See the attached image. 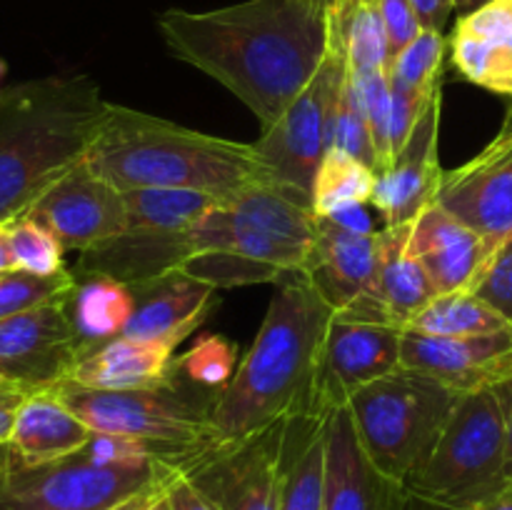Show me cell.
Wrapping results in <instances>:
<instances>
[{
  "mask_svg": "<svg viewBox=\"0 0 512 510\" xmlns=\"http://www.w3.org/2000/svg\"><path fill=\"white\" fill-rule=\"evenodd\" d=\"M170 53L243 100L268 128L305 90L330 50L328 13L313 0H245L158 15Z\"/></svg>",
  "mask_w": 512,
  "mask_h": 510,
  "instance_id": "1",
  "label": "cell"
},
{
  "mask_svg": "<svg viewBox=\"0 0 512 510\" xmlns=\"http://www.w3.org/2000/svg\"><path fill=\"white\" fill-rule=\"evenodd\" d=\"M333 318V305L308 273L290 270L275 283L253 345L233 380L215 393V450L248 443L288 420L315 418V385Z\"/></svg>",
  "mask_w": 512,
  "mask_h": 510,
  "instance_id": "2",
  "label": "cell"
},
{
  "mask_svg": "<svg viewBox=\"0 0 512 510\" xmlns=\"http://www.w3.org/2000/svg\"><path fill=\"white\" fill-rule=\"evenodd\" d=\"M108 115V100L85 75H53L0 88V225L83 163Z\"/></svg>",
  "mask_w": 512,
  "mask_h": 510,
  "instance_id": "3",
  "label": "cell"
},
{
  "mask_svg": "<svg viewBox=\"0 0 512 510\" xmlns=\"http://www.w3.org/2000/svg\"><path fill=\"white\" fill-rule=\"evenodd\" d=\"M85 163L123 193L185 188L233 200L270 180L253 143L198 133L115 103H108L105 123Z\"/></svg>",
  "mask_w": 512,
  "mask_h": 510,
  "instance_id": "4",
  "label": "cell"
},
{
  "mask_svg": "<svg viewBox=\"0 0 512 510\" xmlns=\"http://www.w3.org/2000/svg\"><path fill=\"white\" fill-rule=\"evenodd\" d=\"M58 398L95 433L135 438L155 455L185 470L215 450L210 423L215 393L173 375L158 385L130 390H100L65 378L55 385Z\"/></svg>",
  "mask_w": 512,
  "mask_h": 510,
  "instance_id": "5",
  "label": "cell"
},
{
  "mask_svg": "<svg viewBox=\"0 0 512 510\" xmlns=\"http://www.w3.org/2000/svg\"><path fill=\"white\" fill-rule=\"evenodd\" d=\"M512 378L460 398L438 443L405 483V495L435 510H470L508 485Z\"/></svg>",
  "mask_w": 512,
  "mask_h": 510,
  "instance_id": "6",
  "label": "cell"
},
{
  "mask_svg": "<svg viewBox=\"0 0 512 510\" xmlns=\"http://www.w3.org/2000/svg\"><path fill=\"white\" fill-rule=\"evenodd\" d=\"M463 395L400 365L350 398L358 440L383 483L405 488L435 448Z\"/></svg>",
  "mask_w": 512,
  "mask_h": 510,
  "instance_id": "7",
  "label": "cell"
},
{
  "mask_svg": "<svg viewBox=\"0 0 512 510\" xmlns=\"http://www.w3.org/2000/svg\"><path fill=\"white\" fill-rule=\"evenodd\" d=\"M183 465L100 468L80 453L43 465L10 460L0 475V510H118Z\"/></svg>",
  "mask_w": 512,
  "mask_h": 510,
  "instance_id": "8",
  "label": "cell"
},
{
  "mask_svg": "<svg viewBox=\"0 0 512 510\" xmlns=\"http://www.w3.org/2000/svg\"><path fill=\"white\" fill-rule=\"evenodd\" d=\"M348 68L343 50H328L323 65L303 93L288 105L273 125L253 143L270 183L283 188L313 193L315 173L328 150V130L335 103L340 98ZM313 200V198H310Z\"/></svg>",
  "mask_w": 512,
  "mask_h": 510,
  "instance_id": "9",
  "label": "cell"
},
{
  "mask_svg": "<svg viewBox=\"0 0 512 510\" xmlns=\"http://www.w3.org/2000/svg\"><path fill=\"white\" fill-rule=\"evenodd\" d=\"M378 268V233L355 235L328 218H318V235L305 273L318 293L333 305L335 318L390 325L388 310L378 293Z\"/></svg>",
  "mask_w": 512,
  "mask_h": 510,
  "instance_id": "10",
  "label": "cell"
},
{
  "mask_svg": "<svg viewBox=\"0 0 512 510\" xmlns=\"http://www.w3.org/2000/svg\"><path fill=\"white\" fill-rule=\"evenodd\" d=\"M70 295L0 320V383L20 385L33 393L70 378L80 353L78 330L70 318Z\"/></svg>",
  "mask_w": 512,
  "mask_h": 510,
  "instance_id": "11",
  "label": "cell"
},
{
  "mask_svg": "<svg viewBox=\"0 0 512 510\" xmlns=\"http://www.w3.org/2000/svg\"><path fill=\"white\" fill-rule=\"evenodd\" d=\"M25 215L43 223L65 250H85L103 245L128 230V208L123 190L78 163L55 180Z\"/></svg>",
  "mask_w": 512,
  "mask_h": 510,
  "instance_id": "12",
  "label": "cell"
},
{
  "mask_svg": "<svg viewBox=\"0 0 512 510\" xmlns=\"http://www.w3.org/2000/svg\"><path fill=\"white\" fill-rule=\"evenodd\" d=\"M435 200L498 253L512 235V120L475 158L445 170Z\"/></svg>",
  "mask_w": 512,
  "mask_h": 510,
  "instance_id": "13",
  "label": "cell"
},
{
  "mask_svg": "<svg viewBox=\"0 0 512 510\" xmlns=\"http://www.w3.org/2000/svg\"><path fill=\"white\" fill-rule=\"evenodd\" d=\"M400 345L403 328L333 318L315 385V418L343 408L365 385L400 368Z\"/></svg>",
  "mask_w": 512,
  "mask_h": 510,
  "instance_id": "14",
  "label": "cell"
},
{
  "mask_svg": "<svg viewBox=\"0 0 512 510\" xmlns=\"http://www.w3.org/2000/svg\"><path fill=\"white\" fill-rule=\"evenodd\" d=\"M285 423L235 448L210 450L188 468L223 510H280Z\"/></svg>",
  "mask_w": 512,
  "mask_h": 510,
  "instance_id": "15",
  "label": "cell"
},
{
  "mask_svg": "<svg viewBox=\"0 0 512 510\" xmlns=\"http://www.w3.org/2000/svg\"><path fill=\"white\" fill-rule=\"evenodd\" d=\"M400 365L430 375L458 393L495 388L512 378V328L470 338L403 330Z\"/></svg>",
  "mask_w": 512,
  "mask_h": 510,
  "instance_id": "16",
  "label": "cell"
},
{
  "mask_svg": "<svg viewBox=\"0 0 512 510\" xmlns=\"http://www.w3.org/2000/svg\"><path fill=\"white\" fill-rule=\"evenodd\" d=\"M440 113L443 95L425 110L388 168L378 173L370 205L383 215L385 225L413 223L438 198L445 173L438 160Z\"/></svg>",
  "mask_w": 512,
  "mask_h": 510,
  "instance_id": "17",
  "label": "cell"
},
{
  "mask_svg": "<svg viewBox=\"0 0 512 510\" xmlns=\"http://www.w3.org/2000/svg\"><path fill=\"white\" fill-rule=\"evenodd\" d=\"M410 250L428 273L435 295L470 293L493 260L495 248L435 200L410 230Z\"/></svg>",
  "mask_w": 512,
  "mask_h": 510,
  "instance_id": "18",
  "label": "cell"
},
{
  "mask_svg": "<svg viewBox=\"0 0 512 510\" xmlns=\"http://www.w3.org/2000/svg\"><path fill=\"white\" fill-rule=\"evenodd\" d=\"M133 313L123 328V338L173 350L193 333L215 305V288L173 270L160 278L130 285Z\"/></svg>",
  "mask_w": 512,
  "mask_h": 510,
  "instance_id": "19",
  "label": "cell"
},
{
  "mask_svg": "<svg viewBox=\"0 0 512 510\" xmlns=\"http://www.w3.org/2000/svg\"><path fill=\"white\" fill-rule=\"evenodd\" d=\"M448 55L460 78L512 98V0H488L460 15Z\"/></svg>",
  "mask_w": 512,
  "mask_h": 510,
  "instance_id": "20",
  "label": "cell"
},
{
  "mask_svg": "<svg viewBox=\"0 0 512 510\" xmlns=\"http://www.w3.org/2000/svg\"><path fill=\"white\" fill-rule=\"evenodd\" d=\"M193 253V230L165 233L128 228L118 238L80 253L78 270L73 275H108L123 285H138L180 270Z\"/></svg>",
  "mask_w": 512,
  "mask_h": 510,
  "instance_id": "21",
  "label": "cell"
},
{
  "mask_svg": "<svg viewBox=\"0 0 512 510\" xmlns=\"http://www.w3.org/2000/svg\"><path fill=\"white\" fill-rule=\"evenodd\" d=\"M388 483L378 478L358 440L348 405L325 415L323 510H378Z\"/></svg>",
  "mask_w": 512,
  "mask_h": 510,
  "instance_id": "22",
  "label": "cell"
},
{
  "mask_svg": "<svg viewBox=\"0 0 512 510\" xmlns=\"http://www.w3.org/2000/svg\"><path fill=\"white\" fill-rule=\"evenodd\" d=\"M93 433L53 388L33 390L18 410L10 448L23 465H43L80 453Z\"/></svg>",
  "mask_w": 512,
  "mask_h": 510,
  "instance_id": "23",
  "label": "cell"
},
{
  "mask_svg": "<svg viewBox=\"0 0 512 510\" xmlns=\"http://www.w3.org/2000/svg\"><path fill=\"white\" fill-rule=\"evenodd\" d=\"M173 350L118 335L80 348L70 380L100 390H130L158 385L173 375Z\"/></svg>",
  "mask_w": 512,
  "mask_h": 510,
  "instance_id": "24",
  "label": "cell"
},
{
  "mask_svg": "<svg viewBox=\"0 0 512 510\" xmlns=\"http://www.w3.org/2000/svg\"><path fill=\"white\" fill-rule=\"evenodd\" d=\"M410 230L413 223L385 225L383 230H378V293L388 310L390 325L395 328H405L435 298L428 273L410 250Z\"/></svg>",
  "mask_w": 512,
  "mask_h": 510,
  "instance_id": "25",
  "label": "cell"
},
{
  "mask_svg": "<svg viewBox=\"0 0 512 510\" xmlns=\"http://www.w3.org/2000/svg\"><path fill=\"white\" fill-rule=\"evenodd\" d=\"M325 418H295L283 435L280 510H323Z\"/></svg>",
  "mask_w": 512,
  "mask_h": 510,
  "instance_id": "26",
  "label": "cell"
},
{
  "mask_svg": "<svg viewBox=\"0 0 512 510\" xmlns=\"http://www.w3.org/2000/svg\"><path fill=\"white\" fill-rule=\"evenodd\" d=\"M78 285L70 295V318L78 330L80 348L105 343L123 335L133 313V290L108 275H75Z\"/></svg>",
  "mask_w": 512,
  "mask_h": 510,
  "instance_id": "27",
  "label": "cell"
},
{
  "mask_svg": "<svg viewBox=\"0 0 512 510\" xmlns=\"http://www.w3.org/2000/svg\"><path fill=\"white\" fill-rule=\"evenodd\" d=\"M128 228L185 233L203 223L225 200L203 190L185 188H135L125 190Z\"/></svg>",
  "mask_w": 512,
  "mask_h": 510,
  "instance_id": "28",
  "label": "cell"
},
{
  "mask_svg": "<svg viewBox=\"0 0 512 510\" xmlns=\"http://www.w3.org/2000/svg\"><path fill=\"white\" fill-rule=\"evenodd\" d=\"M510 328V320L475 293H448L435 295L403 330L438 338H470L503 333Z\"/></svg>",
  "mask_w": 512,
  "mask_h": 510,
  "instance_id": "29",
  "label": "cell"
},
{
  "mask_svg": "<svg viewBox=\"0 0 512 510\" xmlns=\"http://www.w3.org/2000/svg\"><path fill=\"white\" fill-rule=\"evenodd\" d=\"M375 180L378 173L368 163L345 150L328 148L320 160L310 193L315 218H328L345 205H368L373 200Z\"/></svg>",
  "mask_w": 512,
  "mask_h": 510,
  "instance_id": "30",
  "label": "cell"
},
{
  "mask_svg": "<svg viewBox=\"0 0 512 510\" xmlns=\"http://www.w3.org/2000/svg\"><path fill=\"white\" fill-rule=\"evenodd\" d=\"M448 38L440 30H420L388 63L390 83L415 95H435L443 90V63Z\"/></svg>",
  "mask_w": 512,
  "mask_h": 510,
  "instance_id": "31",
  "label": "cell"
},
{
  "mask_svg": "<svg viewBox=\"0 0 512 510\" xmlns=\"http://www.w3.org/2000/svg\"><path fill=\"white\" fill-rule=\"evenodd\" d=\"M340 50L345 53V68L350 75L388 70L390 43L375 0L358 5L340 35Z\"/></svg>",
  "mask_w": 512,
  "mask_h": 510,
  "instance_id": "32",
  "label": "cell"
},
{
  "mask_svg": "<svg viewBox=\"0 0 512 510\" xmlns=\"http://www.w3.org/2000/svg\"><path fill=\"white\" fill-rule=\"evenodd\" d=\"M183 273L210 288H235V285L253 283H278L283 278V270L275 265L260 263V260L245 258V255L228 253V250H200L193 253L183 265Z\"/></svg>",
  "mask_w": 512,
  "mask_h": 510,
  "instance_id": "33",
  "label": "cell"
},
{
  "mask_svg": "<svg viewBox=\"0 0 512 510\" xmlns=\"http://www.w3.org/2000/svg\"><path fill=\"white\" fill-rule=\"evenodd\" d=\"M5 233H8L15 270H25L33 275H58L68 270L63 260V243L30 215H20V218L5 223Z\"/></svg>",
  "mask_w": 512,
  "mask_h": 510,
  "instance_id": "34",
  "label": "cell"
},
{
  "mask_svg": "<svg viewBox=\"0 0 512 510\" xmlns=\"http://www.w3.org/2000/svg\"><path fill=\"white\" fill-rule=\"evenodd\" d=\"M350 88L363 108L365 120L373 135L375 155H378V173H383L393 160V140H390V123H393V88H390L388 70L375 73L350 75Z\"/></svg>",
  "mask_w": 512,
  "mask_h": 510,
  "instance_id": "35",
  "label": "cell"
},
{
  "mask_svg": "<svg viewBox=\"0 0 512 510\" xmlns=\"http://www.w3.org/2000/svg\"><path fill=\"white\" fill-rule=\"evenodd\" d=\"M178 375L205 390H223L238 370V345L223 335H205L185 355L173 360Z\"/></svg>",
  "mask_w": 512,
  "mask_h": 510,
  "instance_id": "36",
  "label": "cell"
},
{
  "mask_svg": "<svg viewBox=\"0 0 512 510\" xmlns=\"http://www.w3.org/2000/svg\"><path fill=\"white\" fill-rule=\"evenodd\" d=\"M78 285L70 270L58 275H33L25 270H10L0 275V320L33 310L38 305L70 295Z\"/></svg>",
  "mask_w": 512,
  "mask_h": 510,
  "instance_id": "37",
  "label": "cell"
},
{
  "mask_svg": "<svg viewBox=\"0 0 512 510\" xmlns=\"http://www.w3.org/2000/svg\"><path fill=\"white\" fill-rule=\"evenodd\" d=\"M328 148L345 150V153L355 155L358 160L368 163L370 168L378 173V155H375L373 135H370V125L365 120L363 108H360L358 98H355L350 80L345 78L340 98L335 103L333 118H330L328 130Z\"/></svg>",
  "mask_w": 512,
  "mask_h": 510,
  "instance_id": "38",
  "label": "cell"
},
{
  "mask_svg": "<svg viewBox=\"0 0 512 510\" xmlns=\"http://www.w3.org/2000/svg\"><path fill=\"white\" fill-rule=\"evenodd\" d=\"M80 455L88 463L100 465V468H143V465L168 463L140 440L113 433H93V438L85 443Z\"/></svg>",
  "mask_w": 512,
  "mask_h": 510,
  "instance_id": "39",
  "label": "cell"
},
{
  "mask_svg": "<svg viewBox=\"0 0 512 510\" xmlns=\"http://www.w3.org/2000/svg\"><path fill=\"white\" fill-rule=\"evenodd\" d=\"M470 293L493 305L512 323V235L500 245Z\"/></svg>",
  "mask_w": 512,
  "mask_h": 510,
  "instance_id": "40",
  "label": "cell"
},
{
  "mask_svg": "<svg viewBox=\"0 0 512 510\" xmlns=\"http://www.w3.org/2000/svg\"><path fill=\"white\" fill-rule=\"evenodd\" d=\"M375 3H378L385 33H388L390 58H393L410 40L418 38L423 25H420V18L413 10V5H410V0H375Z\"/></svg>",
  "mask_w": 512,
  "mask_h": 510,
  "instance_id": "41",
  "label": "cell"
},
{
  "mask_svg": "<svg viewBox=\"0 0 512 510\" xmlns=\"http://www.w3.org/2000/svg\"><path fill=\"white\" fill-rule=\"evenodd\" d=\"M165 498L170 510H223V505L205 488H200L185 468H178L165 480Z\"/></svg>",
  "mask_w": 512,
  "mask_h": 510,
  "instance_id": "42",
  "label": "cell"
},
{
  "mask_svg": "<svg viewBox=\"0 0 512 510\" xmlns=\"http://www.w3.org/2000/svg\"><path fill=\"white\" fill-rule=\"evenodd\" d=\"M30 390L13 383H0V445H10L15 418Z\"/></svg>",
  "mask_w": 512,
  "mask_h": 510,
  "instance_id": "43",
  "label": "cell"
},
{
  "mask_svg": "<svg viewBox=\"0 0 512 510\" xmlns=\"http://www.w3.org/2000/svg\"><path fill=\"white\" fill-rule=\"evenodd\" d=\"M328 220L333 225H338V228L348 230V233H355V235H375V233H378V230H375L373 218H370V213H368V208H365V205H345V208L330 213Z\"/></svg>",
  "mask_w": 512,
  "mask_h": 510,
  "instance_id": "44",
  "label": "cell"
},
{
  "mask_svg": "<svg viewBox=\"0 0 512 510\" xmlns=\"http://www.w3.org/2000/svg\"><path fill=\"white\" fill-rule=\"evenodd\" d=\"M363 3H368V0H325V13H328L330 28V50H340V35H343L345 23L355 13V8Z\"/></svg>",
  "mask_w": 512,
  "mask_h": 510,
  "instance_id": "45",
  "label": "cell"
},
{
  "mask_svg": "<svg viewBox=\"0 0 512 510\" xmlns=\"http://www.w3.org/2000/svg\"><path fill=\"white\" fill-rule=\"evenodd\" d=\"M413 10L418 13L420 25L425 30H440L443 33L450 13H453V0H410Z\"/></svg>",
  "mask_w": 512,
  "mask_h": 510,
  "instance_id": "46",
  "label": "cell"
},
{
  "mask_svg": "<svg viewBox=\"0 0 512 510\" xmlns=\"http://www.w3.org/2000/svg\"><path fill=\"white\" fill-rule=\"evenodd\" d=\"M175 473V470H173ZM170 473V475H173ZM168 475V478H170ZM118 510H170L168 505V498H165V480L160 485H155V488L145 490L143 495H138V498H133L130 503H125L123 508Z\"/></svg>",
  "mask_w": 512,
  "mask_h": 510,
  "instance_id": "47",
  "label": "cell"
},
{
  "mask_svg": "<svg viewBox=\"0 0 512 510\" xmlns=\"http://www.w3.org/2000/svg\"><path fill=\"white\" fill-rule=\"evenodd\" d=\"M470 510H512V483H508L503 490H498V493L490 495L488 500H483V503H478Z\"/></svg>",
  "mask_w": 512,
  "mask_h": 510,
  "instance_id": "48",
  "label": "cell"
},
{
  "mask_svg": "<svg viewBox=\"0 0 512 510\" xmlns=\"http://www.w3.org/2000/svg\"><path fill=\"white\" fill-rule=\"evenodd\" d=\"M15 270L13 255H10V245H8V233H5V225H0V275L10 273Z\"/></svg>",
  "mask_w": 512,
  "mask_h": 510,
  "instance_id": "49",
  "label": "cell"
},
{
  "mask_svg": "<svg viewBox=\"0 0 512 510\" xmlns=\"http://www.w3.org/2000/svg\"><path fill=\"white\" fill-rule=\"evenodd\" d=\"M505 475H508V483H512V400L508 413V465H505Z\"/></svg>",
  "mask_w": 512,
  "mask_h": 510,
  "instance_id": "50",
  "label": "cell"
},
{
  "mask_svg": "<svg viewBox=\"0 0 512 510\" xmlns=\"http://www.w3.org/2000/svg\"><path fill=\"white\" fill-rule=\"evenodd\" d=\"M483 3H488V0H453V8L468 13V10L478 8V5H483Z\"/></svg>",
  "mask_w": 512,
  "mask_h": 510,
  "instance_id": "51",
  "label": "cell"
},
{
  "mask_svg": "<svg viewBox=\"0 0 512 510\" xmlns=\"http://www.w3.org/2000/svg\"><path fill=\"white\" fill-rule=\"evenodd\" d=\"M10 460H13V448H10V445H0V475L5 473V468L10 465Z\"/></svg>",
  "mask_w": 512,
  "mask_h": 510,
  "instance_id": "52",
  "label": "cell"
},
{
  "mask_svg": "<svg viewBox=\"0 0 512 510\" xmlns=\"http://www.w3.org/2000/svg\"><path fill=\"white\" fill-rule=\"evenodd\" d=\"M3 75H5V65L0 63V78H3Z\"/></svg>",
  "mask_w": 512,
  "mask_h": 510,
  "instance_id": "53",
  "label": "cell"
},
{
  "mask_svg": "<svg viewBox=\"0 0 512 510\" xmlns=\"http://www.w3.org/2000/svg\"><path fill=\"white\" fill-rule=\"evenodd\" d=\"M313 3H318V5H323V8H325V0H313Z\"/></svg>",
  "mask_w": 512,
  "mask_h": 510,
  "instance_id": "54",
  "label": "cell"
},
{
  "mask_svg": "<svg viewBox=\"0 0 512 510\" xmlns=\"http://www.w3.org/2000/svg\"><path fill=\"white\" fill-rule=\"evenodd\" d=\"M508 120H512V108H510V113H508Z\"/></svg>",
  "mask_w": 512,
  "mask_h": 510,
  "instance_id": "55",
  "label": "cell"
}]
</instances>
